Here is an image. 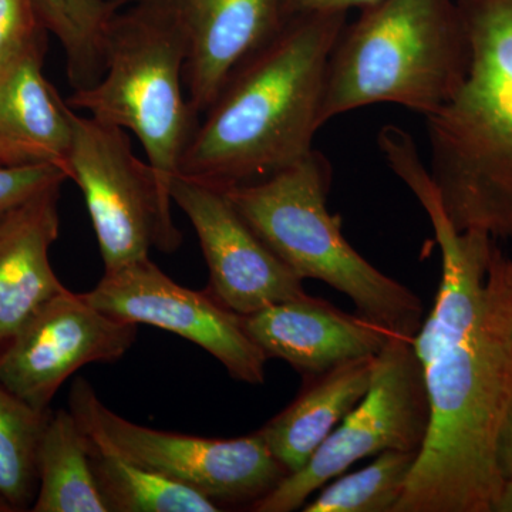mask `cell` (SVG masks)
<instances>
[{
	"mask_svg": "<svg viewBox=\"0 0 512 512\" xmlns=\"http://www.w3.org/2000/svg\"><path fill=\"white\" fill-rule=\"evenodd\" d=\"M390 168L429 215L441 254L436 301L412 340L429 433L394 512H493L512 397V256L490 235L451 224L419 151L400 150Z\"/></svg>",
	"mask_w": 512,
	"mask_h": 512,
	"instance_id": "1",
	"label": "cell"
},
{
	"mask_svg": "<svg viewBox=\"0 0 512 512\" xmlns=\"http://www.w3.org/2000/svg\"><path fill=\"white\" fill-rule=\"evenodd\" d=\"M346 13L286 20L231 74L198 123L177 175L225 188L252 183L308 156Z\"/></svg>",
	"mask_w": 512,
	"mask_h": 512,
	"instance_id": "2",
	"label": "cell"
},
{
	"mask_svg": "<svg viewBox=\"0 0 512 512\" xmlns=\"http://www.w3.org/2000/svg\"><path fill=\"white\" fill-rule=\"evenodd\" d=\"M468 66L427 117L430 175L458 231L512 239V0H457Z\"/></svg>",
	"mask_w": 512,
	"mask_h": 512,
	"instance_id": "3",
	"label": "cell"
},
{
	"mask_svg": "<svg viewBox=\"0 0 512 512\" xmlns=\"http://www.w3.org/2000/svg\"><path fill=\"white\" fill-rule=\"evenodd\" d=\"M457 0H380L345 26L326 70L319 123L379 103L433 116L468 66Z\"/></svg>",
	"mask_w": 512,
	"mask_h": 512,
	"instance_id": "4",
	"label": "cell"
},
{
	"mask_svg": "<svg viewBox=\"0 0 512 512\" xmlns=\"http://www.w3.org/2000/svg\"><path fill=\"white\" fill-rule=\"evenodd\" d=\"M332 168L319 151L278 173L221 188L266 247L302 279L332 286L356 313L413 340L424 320L419 296L363 258L328 210Z\"/></svg>",
	"mask_w": 512,
	"mask_h": 512,
	"instance_id": "5",
	"label": "cell"
},
{
	"mask_svg": "<svg viewBox=\"0 0 512 512\" xmlns=\"http://www.w3.org/2000/svg\"><path fill=\"white\" fill-rule=\"evenodd\" d=\"M187 56L168 0H128L111 23L103 76L66 101L74 111L131 131L170 201L171 181L200 123L185 92Z\"/></svg>",
	"mask_w": 512,
	"mask_h": 512,
	"instance_id": "6",
	"label": "cell"
},
{
	"mask_svg": "<svg viewBox=\"0 0 512 512\" xmlns=\"http://www.w3.org/2000/svg\"><path fill=\"white\" fill-rule=\"evenodd\" d=\"M69 403L101 453L188 485L215 504L252 505L288 474L258 431L222 440L140 426L104 406L83 377L73 383Z\"/></svg>",
	"mask_w": 512,
	"mask_h": 512,
	"instance_id": "7",
	"label": "cell"
},
{
	"mask_svg": "<svg viewBox=\"0 0 512 512\" xmlns=\"http://www.w3.org/2000/svg\"><path fill=\"white\" fill-rule=\"evenodd\" d=\"M429 424V397L413 342L392 335L376 357L366 396L301 470L286 474L251 510H301L315 491L363 458L392 450L420 453Z\"/></svg>",
	"mask_w": 512,
	"mask_h": 512,
	"instance_id": "8",
	"label": "cell"
},
{
	"mask_svg": "<svg viewBox=\"0 0 512 512\" xmlns=\"http://www.w3.org/2000/svg\"><path fill=\"white\" fill-rule=\"evenodd\" d=\"M72 124L64 170L82 191L104 271L148 258L153 247L174 251L181 235L173 201L161 194L150 165L134 156L126 130L74 110Z\"/></svg>",
	"mask_w": 512,
	"mask_h": 512,
	"instance_id": "9",
	"label": "cell"
},
{
	"mask_svg": "<svg viewBox=\"0 0 512 512\" xmlns=\"http://www.w3.org/2000/svg\"><path fill=\"white\" fill-rule=\"evenodd\" d=\"M87 301L111 318L168 330L218 360L238 382L262 384L268 357L248 335L244 316L210 291L184 288L150 258L104 271Z\"/></svg>",
	"mask_w": 512,
	"mask_h": 512,
	"instance_id": "10",
	"label": "cell"
},
{
	"mask_svg": "<svg viewBox=\"0 0 512 512\" xmlns=\"http://www.w3.org/2000/svg\"><path fill=\"white\" fill-rule=\"evenodd\" d=\"M137 329L66 288L0 345V384L36 412H50L70 376L90 363L121 359L136 342Z\"/></svg>",
	"mask_w": 512,
	"mask_h": 512,
	"instance_id": "11",
	"label": "cell"
},
{
	"mask_svg": "<svg viewBox=\"0 0 512 512\" xmlns=\"http://www.w3.org/2000/svg\"><path fill=\"white\" fill-rule=\"evenodd\" d=\"M170 197L195 229L210 269V292L247 316L306 295L302 279L285 265L214 185L175 175Z\"/></svg>",
	"mask_w": 512,
	"mask_h": 512,
	"instance_id": "12",
	"label": "cell"
},
{
	"mask_svg": "<svg viewBox=\"0 0 512 512\" xmlns=\"http://www.w3.org/2000/svg\"><path fill=\"white\" fill-rule=\"evenodd\" d=\"M187 39L185 92L200 119L231 74L286 23L282 0H168Z\"/></svg>",
	"mask_w": 512,
	"mask_h": 512,
	"instance_id": "13",
	"label": "cell"
},
{
	"mask_svg": "<svg viewBox=\"0 0 512 512\" xmlns=\"http://www.w3.org/2000/svg\"><path fill=\"white\" fill-rule=\"evenodd\" d=\"M248 335L268 359L284 360L303 377L350 360L377 356L392 333L308 293L244 316Z\"/></svg>",
	"mask_w": 512,
	"mask_h": 512,
	"instance_id": "14",
	"label": "cell"
},
{
	"mask_svg": "<svg viewBox=\"0 0 512 512\" xmlns=\"http://www.w3.org/2000/svg\"><path fill=\"white\" fill-rule=\"evenodd\" d=\"M60 187L37 192L0 218V345L66 289L49 259L59 238Z\"/></svg>",
	"mask_w": 512,
	"mask_h": 512,
	"instance_id": "15",
	"label": "cell"
},
{
	"mask_svg": "<svg viewBox=\"0 0 512 512\" xmlns=\"http://www.w3.org/2000/svg\"><path fill=\"white\" fill-rule=\"evenodd\" d=\"M376 357L350 360L328 372L306 377L295 400L258 430L286 473L301 470L366 396Z\"/></svg>",
	"mask_w": 512,
	"mask_h": 512,
	"instance_id": "16",
	"label": "cell"
},
{
	"mask_svg": "<svg viewBox=\"0 0 512 512\" xmlns=\"http://www.w3.org/2000/svg\"><path fill=\"white\" fill-rule=\"evenodd\" d=\"M43 56L45 50L30 53L0 79V136L64 168L73 110L47 82Z\"/></svg>",
	"mask_w": 512,
	"mask_h": 512,
	"instance_id": "17",
	"label": "cell"
},
{
	"mask_svg": "<svg viewBox=\"0 0 512 512\" xmlns=\"http://www.w3.org/2000/svg\"><path fill=\"white\" fill-rule=\"evenodd\" d=\"M36 471L33 512H109L94 477L89 437L70 410L47 417Z\"/></svg>",
	"mask_w": 512,
	"mask_h": 512,
	"instance_id": "18",
	"label": "cell"
},
{
	"mask_svg": "<svg viewBox=\"0 0 512 512\" xmlns=\"http://www.w3.org/2000/svg\"><path fill=\"white\" fill-rule=\"evenodd\" d=\"M128 0H35L47 29L59 39L74 92L89 89L106 69L111 23Z\"/></svg>",
	"mask_w": 512,
	"mask_h": 512,
	"instance_id": "19",
	"label": "cell"
},
{
	"mask_svg": "<svg viewBox=\"0 0 512 512\" xmlns=\"http://www.w3.org/2000/svg\"><path fill=\"white\" fill-rule=\"evenodd\" d=\"M90 441V440H89ZM94 477L109 512H217L207 495L154 471L101 453L90 443Z\"/></svg>",
	"mask_w": 512,
	"mask_h": 512,
	"instance_id": "20",
	"label": "cell"
},
{
	"mask_svg": "<svg viewBox=\"0 0 512 512\" xmlns=\"http://www.w3.org/2000/svg\"><path fill=\"white\" fill-rule=\"evenodd\" d=\"M50 412L40 413L0 384V498L30 510L37 491L36 451Z\"/></svg>",
	"mask_w": 512,
	"mask_h": 512,
	"instance_id": "21",
	"label": "cell"
},
{
	"mask_svg": "<svg viewBox=\"0 0 512 512\" xmlns=\"http://www.w3.org/2000/svg\"><path fill=\"white\" fill-rule=\"evenodd\" d=\"M417 451H384L369 466L339 476L305 512H394L406 491Z\"/></svg>",
	"mask_w": 512,
	"mask_h": 512,
	"instance_id": "22",
	"label": "cell"
},
{
	"mask_svg": "<svg viewBox=\"0 0 512 512\" xmlns=\"http://www.w3.org/2000/svg\"><path fill=\"white\" fill-rule=\"evenodd\" d=\"M46 32L35 0H0V79L30 53L46 50Z\"/></svg>",
	"mask_w": 512,
	"mask_h": 512,
	"instance_id": "23",
	"label": "cell"
},
{
	"mask_svg": "<svg viewBox=\"0 0 512 512\" xmlns=\"http://www.w3.org/2000/svg\"><path fill=\"white\" fill-rule=\"evenodd\" d=\"M69 180L63 165L53 161L0 164V218L37 192Z\"/></svg>",
	"mask_w": 512,
	"mask_h": 512,
	"instance_id": "24",
	"label": "cell"
},
{
	"mask_svg": "<svg viewBox=\"0 0 512 512\" xmlns=\"http://www.w3.org/2000/svg\"><path fill=\"white\" fill-rule=\"evenodd\" d=\"M380 0H282L285 19L315 13H346L350 9H367Z\"/></svg>",
	"mask_w": 512,
	"mask_h": 512,
	"instance_id": "25",
	"label": "cell"
},
{
	"mask_svg": "<svg viewBox=\"0 0 512 512\" xmlns=\"http://www.w3.org/2000/svg\"><path fill=\"white\" fill-rule=\"evenodd\" d=\"M497 464L503 478L512 476V397L498 433Z\"/></svg>",
	"mask_w": 512,
	"mask_h": 512,
	"instance_id": "26",
	"label": "cell"
},
{
	"mask_svg": "<svg viewBox=\"0 0 512 512\" xmlns=\"http://www.w3.org/2000/svg\"><path fill=\"white\" fill-rule=\"evenodd\" d=\"M30 161L40 160L32 151L12 143L8 138L0 136V164H18L30 163Z\"/></svg>",
	"mask_w": 512,
	"mask_h": 512,
	"instance_id": "27",
	"label": "cell"
},
{
	"mask_svg": "<svg viewBox=\"0 0 512 512\" xmlns=\"http://www.w3.org/2000/svg\"><path fill=\"white\" fill-rule=\"evenodd\" d=\"M493 512H512V476L504 478L500 493L493 505Z\"/></svg>",
	"mask_w": 512,
	"mask_h": 512,
	"instance_id": "28",
	"label": "cell"
},
{
	"mask_svg": "<svg viewBox=\"0 0 512 512\" xmlns=\"http://www.w3.org/2000/svg\"><path fill=\"white\" fill-rule=\"evenodd\" d=\"M12 508H10L9 504H6L5 501L0 498V512H12Z\"/></svg>",
	"mask_w": 512,
	"mask_h": 512,
	"instance_id": "29",
	"label": "cell"
}]
</instances>
